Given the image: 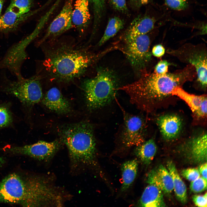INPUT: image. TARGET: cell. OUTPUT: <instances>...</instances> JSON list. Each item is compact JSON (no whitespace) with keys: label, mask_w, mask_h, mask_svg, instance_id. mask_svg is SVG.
<instances>
[{"label":"cell","mask_w":207,"mask_h":207,"mask_svg":"<svg viewBox=\"0 0 207 207\" xmlns=\"http://www.w3.org/2000/svg\"><path fill=\"white\" fill-rule=\"evenodd\" d=\"M111 3L115 10L123 13L128 10L126 0H110Z\"/></svg>","instance_id":"32"},{"label":"cell","mask_w":207,"mask_h":207,"mask_svg":"<svg viewBox=\"0 0 207 207\" xmlns=\"http://www.w3.org/2000/svg\"><path fill=\"white\" fill-rule=\"evenodd\" d=\"M33 3V0H12L6 11L18 14H25L30 11Z\"/></svg>","instance_id":"25"},{"label":"cell","mask_w":207,"mask_h":207,"mask_svg":"<svg viewBox=\"0 0 207 207\" xmlns=\"http://www.w3.org/2000/svg\"><path fill=\"white\" fill-rule=\"evenodd\" d=\"M172 95L179 98L188 106L194 114L198 118H204L207 116V98L206 95H195L189 93L181 87H176Z\"/></svg>","instance_id":"13"},{"label":"cell","mask_w":207,"mask_h":207,"mask_svg":"<svg viewBox=\"0 0 207 207\" xmlns=\"http://www.w3.org/2000/svg\"><path fill=\"white\" fill-rule=\"evenodd\" d=\"M171 64L165 60H161L155 66L154 72L158 74H164L167 73L168 68Z\"/></svg>","instance_id":"31"},{"label":"cell","mask_w":207,"mask_h":207,"mask_svg":"<svg viewBox=\"0 0 207 207\" xmlns=\"http://www.w3.org/2000/svg\"><path fill=\"white\" fill-rule=\"evenodd\" d=\"M165 52V49L164 47L161 44H158L154 46L151 53L152 55L159 58L164 55Z\"/></svg>","instance_id":"34"},{"label":"cell","mask_w":207,"mask_h":207,"mask_svg":"<svg viewBox=\"0 0 207 207\" xmlns=\"http://www.w3.org/2000/svg\"><path fill=\"white\" fill-rule=\"evenodd\" d=\"M110 51L109 48L97 53L72 44L59 43L45 50L43 64L51 79L68 83L83 76Z\"/></svg>","instance_id":"3"},{"label":"cell","mask_w":207,"mask_h":207,"mask_svg":"<svg viewBox=\"0 0 207 207\" xmlns=\"http://www.w3.org/2000/svg\"><path fill=\"white\" fill-rule=\"evenodd\" d=\"M181 174L184 178L191 182L199 177L201 175L198 169L193 168L184 169L181 171Z\"/></svg>","instance_id":"30"},{"label":"cell","mask_w":207,"mask_h":207,"mask_svg":"<svg viewBox=\"0 0 207 207\" xmlns=\"http://www.w3.org/2000/svg\"><path fill=\"white\" fill-rule=\"evenodd\" d=\"M190 189L192 192L194 193L201 192L205 191L207 189V180L200 177L191 181Z\"/></svg>","instance_id":"28"},{"label":"cell","mask_w":207,"mask_h":207,"mask_svg":"<svg viewBox=\"0 0 207 207\" xmlns=\"http://www.w3.org/2000/svg\"><path fill=\"white\" fill-rule=\"evenodd\" d=\"M73 0H66L60 13L49 25L39 45L42 44L48 39L59 35L73 27Z\"/></svg>","instance_id":"12"},{"label":"cell","mask_w":207,"mask_h":207,"mask_svg":"<svg viewBox=\"0 0 207 207\" xmlns=\"http://www.w3.org/2000/svg\"><path fill=\"white\" fill-rule=\"evenodd\" d=\"M207 134L204 133L192 137L180 147V152L189 163L199 164L207 161Z\"/></svg>","instance_id":"11"},{"label":"cell","mask_w":207,"mask_h":207,"mask_svg":"<svg viewBox=\"0 0 207 207\" xmlns=\"http://www.w3.org/2000/svg\"><path fill=\"white\" fill-rule=\"evenodd\" d=\"M60 145L57 141L51 142L39 141L33 144L11 147L7 150L14 154L26 155L40 161L47 162L53 158Z\"/></svg>","instance_id":"10"},{"label":"cell","mask_w":207,"mask_h":207,"mask_svg":"<svg viewBox=\"0 0 207 207\" xmlns=\"http://www.w3.org/2000/svg\"><path fill=\"white\" fill-rule=\"evenodd\" d=\"M151 0H130L132 5L138 8L150 2Z\"/></svg>","instance_id":"35"},{"label":"cell","mask_w":207,"mask_h":207,"mask_svg":"<svg viewBox=\"0 0 207 207\" xmlns=\"http://www.w3.org/2000/svg\"><path fill=\"white\" fill-rule=\"evenodd\" d=\"M89 5L88 0H77L73 9L72 23L80 34L85 31L90 22Z\"/></svg>","instance_id":"18"},{"label":"cell","mask_w":207,"mask_h":207,"mask_svg":"<svg viewBox=\"0 0 207 207\" xmlns=\"http://www.w3.org/2000/svg\"><path fill=\"white\" fill-rule=\"evenodd\" d=\"M138 165V162L136 159L126 161L122 164V191L126 190L133 184L137 174Z\"/></svg>","instance_id":"22"},{"label":"cell","mask_w":207,"mask_h":207,"mask_svg":"<svg viewBox=\"0 0 207 207\" xmlns=\"http://www.w3.org/2000/svg\"><path fill=\"white\" fill-rule=\"evenodd\" d=\"M163 193L156 185L150 184L145 189L139 200V205L144 207L166 206Z\"/></svg>","instance_id":"19"},{"label":"cell","mask_w":207,"mask_h":207,"mask_svg":"<svg viewBox=\"0 0 207 207\" xmlns=\"http://www.w3.org/2000/svg\"><path fill=\"white\" fill-rule=\"evenodd\" d=\"M156 21L149 15L138 16L131 22L124 36L133 37L148 33L154 28Z\"/></svg>","instance_id":"20"},{"label":"cell","mask_w":207,"mask_h":207,"mask_svg":"<svg viewBox=\"0 0 207 207\" xmlns=\"http://www.w3.org/2000/svg\"><path fill=\"white\" fill-rule=\"evenodd\" d=\"M207 193L203 195H195L192 198L193 201L197 206L200 207L207 206Z\"/></svg>","instance_id":"33"},{"label":"cell","mask_w":207,"mask_h":207,"mask_svg":"<svg viewBox=\"0 0 207 207\" xmlns=\"http://www.w3.org/2000/svg\"><path fill=\"white\" fill-rule=\"evenodd\" d=\"M92 5L94 13V22L93 32L95 33L104 11L105 0H88Z\"/></svg>","instance_id":"26"},{"label":"cell","mask_w":207,"mask_h":207,"mask_svg":"<svg viewBox=\"0 0 207 207\" xmlns=\"http://www.w3.org/2000/svg\"><path fill=\"white\" fill-rule=\"evenodd\" d=\"M156 151L155 142L153 139H151L136 146L134 153L143 164L147 165L153 160Z\"/></svg>","instance_id":"23"},{"label":"cell","mask_w":207,"mask_h":207,"mask_svg":"<svg viewBox=\"0 0 207 207\" xmlns=\"http://www.w3.org/2000/svg\"><path fill=\"white\" fill-rule=\"evenodd\" d=\"M124 124L120 136L122 143L125 147L137 146L145 141V122L139 116L124 112Z\"/></svg>","instance_id":"9"},{"label":"cell","mask_w":207,"mask_h":207,"mask_svg":"<svg viewBox=\"0 0 207 207\" xmlns=\"http://www.w3.org/2000/svg\"><path fill=\"white\" fill-rule=\"evenodd\" d=\"M147 34L133 37L124 36L122 42L114 44L116 49L124 55L132 67L139 75L147 69L152 62L151 39Z\"/></svg>","instance_id":"6"},{"label":"cell","mask_w":207,"mask_h":207,"mask_svg":"<svg viewBox=\"0 0 207 207\" xmlns=\"http://www.w3.org/2000/svg\"><path fill=\"white\" fill-rule=\"evenodd\" d=\"M167 53L182 62L192 65L197 74V81L204 89L207 86V48L204 44H185L177 49H168Z\"/></svg>","instance_id":"8"},{"label":"cell","mask_w":207,"mask_h":207,"mask_svg":"<svg viewBox=\"0 0 207 207\" xmlns=\"http://www.w3.org/2000/svg\"><path fill=\"white\" fill-rule=\"evenodd\" d=\"M12 121L11 113L5 105L0 104V128L9 125Z\"/></svg>","instance_id":"27"},{"label":"cell","mask_w":207,"mask_h":207,"mask_svg":"<svg viewBox=\"0 0 207 207\" xmlns=\"http://www.w3.org/2000/svg\"><path fill=\"white\" fill-rule=\"evenodd\" d=\"M82 86L87 106L91 110L110 103L119 87L116 75L112 70L106 68H99L94 77L84 80Z\"/></svg>","instance_id":"5"},{"label":"cell","mask_w":207,"mask_h":207,"mask_svg":"<svg viewBox=\"0 0 207 207\" xmlns=\"http://www.w3.org/2000/svg\"><path fill=\"white\" fill-rule=\"evenodd\" d=\"M5 160L2 157H0V167L2 166L3 164H4Z\"/></svg>","instance_id":"38"},{"label":"cell","mask_w":207,"mask_h":207,"mask_svg":"<svg viewBox=\"0 0 207 207\" xmlns=\"http://www.w3.org/2000/svg\"><path fill=\"white\" fill-rule=\"evenodd\" d=\"M167 169L172 178L173 189L177 200L183 204L187 200L186 186L179 175L175 164L172 161L168 162Z\"/></svg>","instance_id":"21"},{"label":"cell","mask_w":207,"mask_h":207,"mask_svg":"<svg viewBox=\"0 0 207 207\" xmlns=\"http://www.w3.org/2000/svg\"><path fill=\"white\" fill-rule=\"evenodd\" d=\"M62 135L74 167L94 163L96 143L91 124L82 122L70 125L62 129Z\"/></svg>","instance_id":"4"},{"label":"cell","mask_w":207,"mask_h":207,"mask_svg":"<svg viewBox=\"0 0 207 207\" xmlns=\"http://www.w3.org/2000/svg\"><path fill=\"white\" fill-rule=\"evenodd\" d=\"M0 78L3 90L16 97L26 106L34 105L43 98L39 76L37 75L28 78L12 80L9 78L4 72L1 74Z\"/></svg>","instance_id":"7"},{"label":"cell","mask_w":207,"mask_h":207,"mask_svg":"<svg viewBox=\"0 0 207 207\" xmlns=\"http://www.w3.org/2000/svg\"><path fill=\"white\" fill-rule=\"evenodd\" d=\"M165 5L170 8L177 11L186 9L188 4L186 0H164Z\"/></svg>","instance_id":"29"},{"label":"cell","mask_w":207,"mask_h":207,"mask_svg":"<svg viewBox=\"0 0 207 207\" xmlns=\"http://www.w3.org/2000/svg\"><path fill=\"white\" fill-rule=\"evenodd\" d=\"M5 0H0V16L1 15L3 7Z\"/></svg>","instance_id":"37"},{"label":"cell","mask_w":207,"mask_h":207,"mask_svg":"<svg viewBox=\"0 0 207 207\" xmlns=\"http://www.w3.org/2000/svg\"><path fill=\"white\" fill-rule=\"evenodd\" d=\"M156 122L162 135L166 140L175 139L181 132L182 120L177 115L168 114L161 115L157 118Z\"/></svg>","instance_id":"14"},{"label":"cell","mask_w":207,"mask_h":207,"mask_svg":"<svg viewBox=\"0 0 207 207\" xmlns=\"http://www.w3.org/2000/svg\"><path fill=\"white\" fill-rule=\"evenodd\" d=\"M124 24V21L118 17L110 19L104 33L97 44L98 46L102 45L114 37L123 28Z\"/></svg>","instance_id":"24"},{"label":"cell","mask_w":207,"mask_h":207,"mask_svg":"<svg viewBox=\"0 0 207 207\" xmlns=\"http://www.w3.org/2000/svg\"><path fill=\"white\" fill-rule=\"evenodd\" d=\"M196 77L194 68L190 64L181 70L164 74L146 70L140 73L137 80L118 89L126 93L131 103L138 108L148 112L156 103L172 95L176 87H181Z\"/></svg>","instance_id":"1"},{"label":"cell","mask_w":207,"mask_h":207,"mask_svg":"<svg viewBox=\"0 0 207 207\" xmlns=\"http://www.w3.org/2000/svg\"><path fill=\"white\" fill-rule=\"evenodd\" d=\"M146 182L158 187L165 194H170L173 189L172 177L167 169L162 164L150 172Z\"/></svg>","instance_id":"15"},{"label":"cell","mask_w":207,"mask_h":207,"mask_svg":"<svg viewBox=\"0 0 207 207\" xmlns=\"http://www.w3.org/2000/svg\"><path fill=\"white\" fill-rule=\"evenodd\" d=\"M64 198L62 191L41 176L13 173L0 182V203L23 207L62 206Z\"/></svg>","instance_id":"2"},{"label":"cell","mask_w":207,"mask_h":207,"mask_svg":"<svg viewBox=\"0 0 207 207\" xmlns=\"http://www.w3.org/2000/svg\"><path fill=\"white\" fill-rule=\"evenodd\" d=\"M40 9L24 14H16L5 11L0 16V34H6L16 30L19 26L30 17L37 13Z\"/></svg>","instance_id":"17"},{"label":"cell","mask_w":207,"mask_h":207,"mask_svg":"<svg viewBox=\"0 0 207 207\" xmlns=\"http://www.w3.org/2000/svg\"><path fill=\"white\" fill-rule=\"evenodd\" d=\"M207 163L205 162L200 165L198 169L202 177L206 180H207Z\"/></svg>","instance_id":"36"},{"label":"cell","mask_w":207,"mask_h":207,"mask_svg":"<svg viewBox=\"0 0 207 207\" xmlns=\"http://www.w3.org/2000/svg\"><path fill=\"white\" fill-rule=\"evenodd\" d=\"M42 101L49 110L55 112L65 114L70 110L69 102L56 87L51 88L47 92Z\"/></svg>","instance_id":"16"}]
</instances>
